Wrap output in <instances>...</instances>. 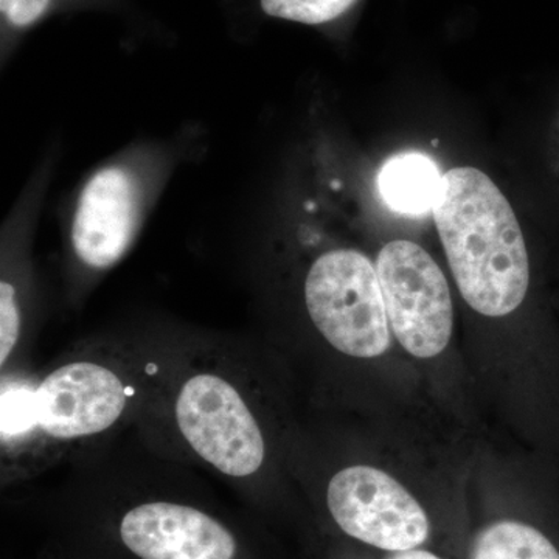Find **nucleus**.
<instances>
[{"label":"nucleus","mask_w":559,"mask_h":559,"mask_svg":"<svg viewBox=\"0 0 559 559\" xmlns=\"http://www.w3.org/2000/svg\"><path fill=\"white\" fill-rule=\"evenodd\" d=\"M148 364L121 348H83L39 377L2 373V476L17 479L112 432L145 401Z\"/></svg>","instance_id":"obj_1"},{"label":"nucleus","mask_w":559,"mask_h":559,"mask_svg":"<svg viewBox=\"0 0 559 559\" xmlns=\"http://www.w3.org/2000/svg\"><path fill=\"white\" fill-rule=\"evenodd\" d=\"M143 404L156 409L171 447L226 479L245 484L266 465L270 448L245 367L224 353L187 355L167 373L148 364Z\"/></svg>","instance_id":"obj_2"},{"label":"nucleus","mask_w":559,"mask_h":559,"mask_svg":"<svg viewBox=\"0 0 559 559\" xmlns=\"http://www.w3.org/2000/svg\"><path fill=\"white\" fill-rule=\"evenodd\" d=\"M432 213L466 304L488 318L516 311L530 288V257L506 194L477 168H452Z\"/></svg>","instance_id":"obj_3"},{"label":"nucleus","mask_w":559,"mask_h":559,"mask_svg":"<svg viewBox=\"0 0 559 559\" xmlns=\"http://www.w3.org/2000/svg\"><path fill=\"white\" fill-rule=\"evenodd\" d=\"M305 304L331 347L370 359L390 347V323L377 266L364 253L334 249L316 259L305 280Z\"/></svg>","instance_id":"obj_4"},{"label":"nucleus","mask_w":559,"mask_h":559,"mask_svg":"<svg viewBox=\"0 0 559 559\" xmlns=\"http://www.w3.org/2000/svg\"><path fill=\"white\" fill-rule=\"evenodd\" d=\"M374 266L401 347L419 359L439 356L454 326L450 285L439 264L421 246L396 240L381 249Z\"/></svg>","instance_id":"obj_5"},{"label":"nucleus","mask_w":559,"mask_h":559,"mask_svg":"<svg viewBox=\"0 0 559 559\" xmlns=\"http://www.w3.org/2000/svg\"><path fill=\"white\" fill-rule=\"evenodd\" d=\"M326 506L349 538L385 551L418 549L429 538L428 514L384 471L356 465L331 477Z\"/></svg>","instance_id":"obj_6"},{"label":"nucleus","mask_w":559,"mask_h":559,"mask_svg":"<svg viewBox=\"0 0 559 559\" xmlns=\"http://www.w3.org/2000/svg\"><path fill=\"white\" fill-rule=\"evenodd\" d=\"M121 544L139 559H237L238 540L207 511L154 499L131 507L119 524Z\"/></svg>","instance_id":"obj_7"},{"label":"nucleus","mask_w":559,"mask_h":559,"mask_svg":"<svg viewBox=\"0 0 559 559\" xmlns=\"http://www.w3.org/2000/svg\"><path fill=\"white\" fill-rule=\"evenodd\" d=\"M135 227L134 178L120 167L103 168L81 191L70 227L73 253L87 270H109L130 250Z\"/></svg>","instance_id":"obj_8"},{"label":"nucleus","mask_w":559,"mask_h":559,"mask_svg":"<svg viewBox=\"0 0 559 559\" xmlns=\"http://www.w3.org/2000/svg\"><path fill=\"white\" fill-rule=\"evenodd\" d=\"M443 176L423 153H403L382 165L378 189L382 201L404 215H425L439 200Z\"/></svg>","instance_id":"obj_9"},{"label":"nucleus","mask_w":559,"mask_h":559,"mask_svg":"<svg viewBox=\"0 0 559 559\" xmlns=\"http://www.w3.org/2000/svg\"><path fill=\"white\" fill-rule=\"evenodd\" d=\"M471 559H559V550L538 528L520 521H499L481 530Z\"/></svg>","instance_id":"obj_10"},{"label":"nucleus","mask_w":559,"mask_h":559,"mask_svg":"<svg viewBox=\"0 0 559 559\" xmlns=\"http://www.w3.org/2000/svg\"><path fill=\"white\" fill-rule=\"evenodd\" d=\"M353 3L355 0H261V9L280 20L316 25L336 20Z\"/></svg>","instance_id":"obj_11"},{"label":"nucleus","mask_w":559,"mask_h":559,"mask_svg":"<svg viewBox=\"0 0 559 559\" xmlns=\"http://www.w3.org/2000/svg\"><path fill=\"white\" fill-rule=\"evenodd\" d=\"M22 308L20 293L10 278L0 282V366H10L22 337Z\"/></svg>","instance_id":"obj_12"},{"label":"nucleus","mask_w":559,"mask_h":559,"mask_svg":"<svg viewBox=\"0 0 559 559\" xmlns=\"http://www.w3.org/2000/svg\"><path fill=\"white\" fill-rule=\"evenodd\" d=\"M50 0H0L3 16L14 27H27L43 16Z\"/></svg>","instance_id":"obj_13"},{"label":"nucleus","mask_w":559,"mask_h":559,"mask_svg":"<svg viewBox=\"0 0 559 559\" xmlns=\"http://www.w3.org/2000/svg\"><path fill=\"white\" fill-rule=\"evenodd\" d=\"M385 559H443L437 555L430 554L428 550H404V551H390Z\"/></svg>","instance_id":"obj_14"},{"label":"nucleus","mask_w":559,"mask_h":559,"mask_svg":"<svg viewBox=\"0 0 559 559\" xmlns=\"http://www.w3.org/2000/svg\"><path fill=\"white\" fill-rule=\"evenodd\" d=\"M558 135H559V117H558ZM558 167H559V165H558Z\"/></svg>","instance_id":"obj_15"}]
</instances>
